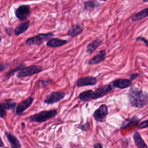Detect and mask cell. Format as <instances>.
Instances as JSON below:
<instances>
[{
  "mask_svg": "<svg viewBox=\"0 0 148 148\" xmlns=\"http://www.w3.org/2000/svg\"><path fill=\"white\" fill-rule=\"evenodd\" d=\"M128 98L131 105L134 108H141L148 104V94L136 86L129 90Z\"/></svg>",
  "mask_w": 148,
  "mask_h": 148,
  "instance_id": "6da1fadb",
  "label": "cell"
},
{
  "mask_svg": "<svg viewBox=\"0 0 148 148\" xmlns=\"http://www.w3.org/2000/svg\"><path fill=\"white\" fill-rule=\"evenodd\" d=\"M57 114V111L56 109L43 110L28 117V120L31 122L42 123L45 122Z\"/></svg>",
  "mask_w": 148,
  "mask_h": 148,
  "instance_id": "7a4b0ae2",
  "label": "cell"
},
{
  "mask_svg": "<svg viewBox=\"0 0 148 148\" xmlns=\"http://www.w3.org/2000/svg\"><path fill=\"white\" fill-rule=\"evenodd\" d=\"M54 34L52 32L39 34L33 37L27 39L25 43L27 45H40L46 40H50L53 37Z\"/></svg>",
  "mask_w": 148,
  "mask_h": 148,
  "instance_id": "3957f363",
  "label": "cell"
},
{
  "mask_svg": "<svg viewBox=\"0 0 148 148\" xmlns=\"http://www.w3.org/2000/svg\"><path fill=\"white\" fill-rule=\"evenodd\" d=\"M43 71V67L40 65H32L25 66L21 69L17 75V77L23 78L39 73Z\"/></svg>",
  "mask_w": 148,
  "mask_h": 148,
  "instance_id": "277c9868",
  "label": "cell"
},
{
  "mask_svg": "<svg viewBox=\"0 0 148 148\" xmlns=\"http://www.w3.org/2000/svg\"><path fill=\"white\" fill-rule=\"evenodd\" d=\"M113 86L110 84H105L96 88L95 91H92V100L104 97L105 95L111 92L113 90Z\"/></svg>",
  "mask_w": 148,
  "mask_h": 148,
  "instance_id": "5b68a950",
  "label": "cell"
},
{
  "mask_svg": "<svg viewBox=\"0 0 148 148\" xmlns=\"http://www.w3.org/2000/svg\"><path fill=\"white\" fill-rule=\"evenodd\" d=\"M65 96V94L62 91H53L46 97L44 99V103L47 105H52L64 99Z\"/></svg>",
  "mask_w": 148,
  "mask_h": 148,
  "instance_id": "8992f818",
  "label": "cell"
},
{
  "mask_svg": "<svg viewBox=\"0 0 148 148\" xmlns=\"http://www.w3.org/2000/svg\"><path fill=\"white\" fill-rule=\"evenodd\" d=\"M14 13L18 20L24 21L29 17L31 13L30 8L28 5H21L15 10Z\"/></svg>",
  "mask_w": 148,
  "mask_h": 148,
  "instance_id": "52a82bcc",
  "label": "cell"
},
{
  "mask_svg": "<svg viewBox=\"0 0 148 148\" xmlns=\"http://www.w3.org/2000/svg\"><path fill=\"white\" fill-rule=\"evenodd\" d=\"M108 114V106L105 104L101 105L93 113L94 119L98 122H103Z\"/></svg>",
  "mask_w": 148,
  "mask_h": 148,
  "instance_id": "ba28073f",
  "label": "cell"
},
{
  "mask_svg": "<svg viewBox=\"0 0 148 148\" xmlns=\"http://www.w3.org/2000/svg\"><path fill=\"white\" fill-rule=\"evenodd\" d=\"M34 98L33 97H29L27 99H24V101L19 103L16 108V114L17 116L22 115L23 112L32 105V103L34 102Z\"/></svg>",
  "mask_w": 148,
  "mask_h": 148,
  "instance_id": "9c48e42d",
  "label": "cell"
},
{
  "mask_svg": "<svg viewBox=\"0 0 148 148\" xmlns=\"http://www.w3.org/2000/svg\"><path fill=\"white\" fill-rule=\"evenodd\" d=\"M97 83V79L92 76H85L78 79L76 82L77 87H84L88 86H94Z\"/></svg>",
  "mask_w": 148,
  "mask_h": 148,
  "instance_id": "30bf717a",
  "label": "cell"
},
{
  "mask_svg": "<svg viewBox=\"0 0 148 148\" xmlns=\"http://www.w3.org/2000/svg\"><path fill=\"white\" fill-rule=\"evenodd\" d=\"M5 134L8 139V142L10 143L11 148H21V145L20 140L17 139V138L11 134L10 132L5 131Z\"/></svg>",
  "mask_w": 148,
  "mask_h": 148,
  "instance_id": "8fae6325",
  "label": "cell"
},
{
  "mask_svg": "<svg viewBox=\"0 0 148 148\" xmlns=\"http://www.w3.org/2000/svg\"><path fill=\"white\" fill-rule=\"evenodd\" d=\"M132 82L128 79H117L112 82L113 87H116L120 89L126 88L131 86Z\"/></svg>",
  "mask_w": 148,
  "mask_h": 148,
  "instance_id": "7c38bea8",
  "label": "cell"
},
{
  "mask_svg": "<svg viewBox=\"0 0 148 148\" xmlns=\"http://www.w3.org/2000/svg\"><path fill=\"white\" fill-rule=\"evenodd\" d=\"M106 51L105 50H100L95 56L88 61V65H95L103 61L105 58Z\"/></svg>",
  "mask_w": 148,
  "mask_h": 148,
  "instance_id": "4fadbf2b",
  "label": "cell"
},
{
  "mask_svg": "<svg viewBox=\"0 0 148 148\" xmlns=\"http://www.w3.org/2000/svg\"><path fill=\"white\" fill-rule=\"evenodd\" d=\"M132 138L135 145L138 148H148L147 144L145 142L138 131H135L134 133Z\"/></svg>",
  "mask_w": 148,
  "mask_h": 148,
  "instance_id": "5bb4252c",
  "label": "cell"
},
{
  "mask_svg": "<svg viewBox=\"0 0 148 148\" xmlns=\"http://www.w3.org/2000/svg\"><path fill=\"white\" fill-rule=\"evenodd\" d=\"M67 43L66 40L61 39L58 38H52L47 40L46 42V46L50 47H58L65 45Z\"/></svg>",
  "mask_w": 148,
  "mask_h": 148,
  "instance_id": "9a60e30c",
  "label": "cell"
},
{
  "mask_svg": "<svg viewBox=\"0 0 148 148\" xmlns=\"http://www.w3.org/2000/svg\"><path fill=\"white\" fill-rule=\"evenodd\" d=\"M83 31V26L81 24H76L71 27L67 35L71 37H75L81 34Z\"/></svg>",
  "mask_w": 148,
  "mask_h": 148,
  "instance_id": "2e32d148",
  "label": "cell"
},
{
  "mask_svg": "<svg viewBox=\"0 0 148 148\" xmlns=\"http://www.w3.org/2000/svg\"><path fill=\"white\" fill-rule=\"evenodd\" d=\"M139 119L135 115L132 116V117H127L126 118L121 124L120 125V128L121 129H124L125 128L127 127H128L129 126L133 124H135V123H138V122L139 121Z\"/></svg>",
  "mask_w": 148,
  "mask_h": 148,
  "instance_id": "e0dca14e",
  "label": "cell"
},
{
  "mask_svg": "<svg viewBox=\"0 0 148 148\" xmlns=\"http://www.w3.org/2000/svg\"><path fill=\"white\" fill-rule=\"evenodd\" d=\"M29 21H27L23 23L20 24L14 29L13 32L14 35L16 36H18L24 33L28 29V28H29Z\"/></svg>",
  "mask_w": 148,
  "mask_h": 148,
  "instance_id": "ac0fdd59",
  "label": "cell"
},
{
  "mask_svg": "<svg viewBox=\"0 0 148 148\" xmlns=\"http://www.w3.org/2000/svg\"><path fill=\"white\" fill-rule=\"evenodd\" d=\"M102 41L99 39L92 40L91 42L87 45L86 47V52L90 54L92 53L102 44Z\"/></svg>",
  "mask_w": 148,
  "mask_h": 148,
  "instance_id": "d6986e66",
  "label": "cell"
},
{
  "mask_svg": "<svg viewBox=\"0 0 148 148\" xmlns=\"http://www.w3.org/2000/svg\"><path fill=\"white\" fill-rule=\"evenodd\" d=\"M148 16V8H145L141 11L135 14L131 18L133 21H136L143 19L144 18Z\"/></svg>",
  "mask_w": 148,
  "mask_h": 148,
  "instance_id": "ffe728a7",
  "label": "cell"
},
{
  "mask_svg": "<svg viewBox=\"0 0 148 148\" xmlns=\"http://www.w3.org/2000/svg\"><path fill=\"white\" fill-rule=\"evenodd\" d=\"M92 92V90H88L82 92L79 95V99L82 102H86L90 100H92L91 99Z\"/></svg>",
  "mask_w": 148,
  "mask_h": 148,
  "instance_id": "44dd1931",
  "label": "cell"
},
{
  "mask_svg": "<svg viewBox=\"0 0 148 148\" xmlns=\"http://www.w3.org/2000/svg\"><path fill=\"white\" fill-rule=\"evenodd\" d=\"M25 66V64L23 62L19 64L18 65H17L16 66H15L13 69L9 71L8 72L6 73V74L5 75V77L6 78H9L10 76H12L15 72H18L20 71L21 69H23V68H24Z\"/></svg>",
  "mask_w": 148,
  "mask_h": 148,
  "instance_id": "7402d4cb",
  "label": "cell"
},
{
  "mask_svg": "<svg viewBox=\"0 0 148 148\" xmlns=\"http://www.w3.org/2000/svg\"><path fill=\"white\" fill-rule=\"evenodd\" d=\"M3 105L6 110H13L16 106V102L12 99H6Z\"/></svg>",
  "mask_w": 148,
  "mask_h": 148,
  "instance_id": "603a6c76",
  "label": "cell"
},
{
  "mask_svg": "<svg viewBox=\"0 0 148 148\" xmlns=\"http://www.w3.org/2000/svg\"><path fill=\"white\" fill-rule=\"evenodd\" d=\"M97 2H95L94 0H88L84 2V8L86 10L90 11L92 10L95 7V3Z\"/></svg>",
  "mask_w": 148,
  "mask_h": 148,
  "instance_id": "cb8c5ba5",
  "label": "cell"
},
{
  "mask_svg": "<svg viewBox=\"0 0 148 148\" xmlns=\"http://www.w3.org/2000/svg\"><path fill=\"white\" fill-rule=\"evenodd\" d=\"M52 80L51 79H45V80H39L37 83L36 84H38V86H39L40 87H45L47 85H49V84H50L51 83Z\"/></svg>",
  "mask_w": 148,
  "mask_h": 148,
  "instance_id": "d4e9b609",
  "label": "cell"
},
{
  "mask_svg": "<svg viewBox=\"0 0 148 148\" xmlns=\"http://www.w3.org/2000/svg\"><path fill=\"white\" fill-rule=\"evenodd\" d=\"M6 110L4 108L3 103H0V118H5L6 116Z\"/></svg>",
  "mask_w": 148,
  "mask_h": 148,
  "instance_id": "484cf974",
  "label": "cell"
},
{
  "mask_svg": "<svg viewBox=\"0 0 148 148\" xmlns=\"http://www.w3.org/2000/svg\"><path fill=\"white\" fill-rule=\"evenodd\" d=\"M77 128L83 131H87L90 128V125L88 122H86L83 124H80L77 126Z\"/></svg>",
  "mask_w": 148,
  "mask_h": 148,
  "instance_id": "4316f807",
  "label": "cell"
},
{
  "mask_svg": "<svg viewBox=\"0 0 148 148\" xmlns=\"http://www.w3.org/2000/svg\"><path fill=\"white\" fill-rule=\"evenodd\" d=\"M148 127V119L142 121L138 125V129H143L145 128Z\"/></svg>",
  "mask_w": 148,
  "mask_h": 148,
  "instance_id": "83f0119b",
  "label": "cell"
},
{
  "mask_svg": "<svg viewBox=\"0 0 148 148\" xmlns=\"http://www.w3.org/2000/svg\"><path fill=\"white\" fill-rule=\"evenodd\" d=\"M9 64L8 62H5V63H2L0 64V72L5 70L8 66Z\"/></svg>",
  "mask_w": 148,
  "mask_h": 148,
  "instance_id": "f1b7e54d",
  "label": "cell"
},
{
  "mask_svg": "<svg viewBox=\"0 0 148 148\" xmlns=\"http://www.w3.org/2000/svg\"><path fill=\"white\" fill-rule=\"evenodd\" d=\"M136 40H137V41L140 40V41L143 42L145 43V44L148 47V40H147L146 38H143V37H142V36H139V37L136 38Z\"/></svg>",
  "mask_w": 148,
  "mask_h": 148,
  "instance_id": "f546056e",
  "label": "cell"
},
{
  "mask_svg": "<svg viewBox=\"0 0 148 148\" xmlns=\"http://www.w3.org/2000/svg\"><path fill=\"white\" fill-rule=\"evenodd\" d=\"M138 73H134V74H132V75L130 76V80L131 81H132V80H134L135 79H136V78L138 77Z\"/></svg>",
  "mask_w": 148,
  "mask_h": 148,
  "instance_id": "4dcf8cb0",
  "label": "cell"
},
{
  "mask_svg": "<svg viewBox=\"0 0 148 148\" xmlns=\"http://www.w3.org/2000/svg\"><path fill=\"white\" fill-rule=\"evenodd\" d=\"M13 29L12 28H6V32L9 35H11L12 32H13Z\"/></svg>",
  "mask_w": 148,
  "mask_h": 148,
  "instance_id": "1f68e13d",
  "label": "cell"
},
{
  "mask_svg": "<svg viewBox=\"0 0 148 148\" xmlns=\"http://www.w3.org/2000/svg\"><path fill=\"white\" fill-rule=\"evenodd\" d=\"M94 148H103V146L101 143H96L94 145Z\"/></svg>",
  "mask_w": 148,
  "mask_h": 148,
  "instance_id": "d6a6232c",
  "label": "cell"
},
{
  "mask_svg": "<svg viewBox=\"0 0 148 148\" xmlns=\"http://www.w3.org/2000/svg\"><path fill=\"white\" fill-rule=\"evenodd\" d=\"M4 147V143L1 137L0 136V147Z\"/></svg>",
  "mask_w": 148,
  "mask_h": 148,
  "instance_id": "836d02e7",
  "label": "cell"
},
{
  "mask_svg": "<svg viewBox=\"0 0 148 148\" xmlns=\"http://www.w3.org/2000/svg\"><path fill=\"white\" fill-rule=\"evenodd\" d=\"M143 2H148V0H143Z\"/></svg>",
  "mask_w": 148,
  "mask_h": 148,
  "instance_id": "e575fe53",
  "label": "cell"
},
{
  "mask_svg": "<svg viewBox=\"0 0 148 148\" xmlns=\"http://www.w3.org/2000/svg\"><path fill=\"white\" fill-rule=\"evenodd\" d=\"M1 40H2V36H1V35H0V42L1 41Z\"/></svg>",
  "mask_w": 148,
  "mask_h": 148,
  "instance_id": "d590c367",
  "label": "cell"
},
{
  "mask_svg": "<svg viewBox=\"0 0 148 148\" xmlns=\"http://www.w3.org/2000/svg\"><path fill=\"white\" fill-rule=\"evenodd\" d=\"M99 1H106L107 0H99Z\"/></svg>",
  "mask_w": 148,
  "mask_h": 148,
  "instance_id": "8d00e7d4",
  "label": "cell"
},
{
  "mask_svg": "<svg viewBox=\"0 0 148 148\" xmlns=\"http://www.w3.org/2000/svg\"><path fill=\"white\" fill-rule=\"evenodd\" d=\"M5 148H9V147H5Z\"/></svg>",
  "mask_w": 148,
  "mask_h": 148,
  "instance_id": "74e56055",
  "label": "cell"
}]
</instances>
